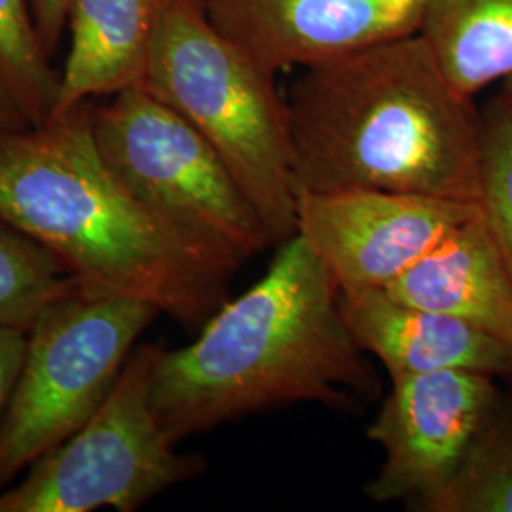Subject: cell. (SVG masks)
<instances>
[{
  "label": "cell",
  "mask_w": 512,
  "mask_h": 512,
  "mask_svg": "<svg viewBox=\"0 0 512 512\" xmlns=\"http://www.w3.org/2000/svg\"><path fill=\"white\" fill-rule=\"evenodd\" d=\"M137 86L183 114L215 147L274 247L296 236L287 101L275 88V74L213 27L203 0L171 2Z\"/></svg>",
  "instance_id": "277c9868"
},
{
  "label": "cell",
  "mask_w": 512,
  "mask_h": 512,
  "mask_svg": "<svg viewBox=\"0 0 512 512\" xmlns=\"http://www.w3.org/2000/svg\"><path fill=\"white\" fill-rule=\"evenodd\" d=\"M340 311L365 353L391 376L475 370L512 384V348L450 315L406 304L385 289L340 291Z\"/></svg>",
  "instance_id": "8fae6325"
},
{
  "label": "cell",
  "mask_w": 512,
  "mask_h": 512,
  "mask_svg": "<svg viewBox=\"0 0 512 512\" xmlns=\"http://www.w3.org/2000/svg\"><path fill=\"white\" fill-rule=\"evenodd\" d=\"M499 380L475 370L391 376V391L366 437L385 461L363 492L376 503L418 511L450 482L476 433L499 403Z\"/></svg>",
  "instance_id": "ba28073f"
},
{
  "label": "cell",
  "mask_w": 512,
  "mask_h": 512,
  "mask_svg": "<svg viewBox=\"0 0 512 512\" xmlns=\"http://www.w3.org/2000/svg\"><path fill=\"white\" fill-rule=\"evenodd\" d=\"M0 219L52 251L80 293L139 298L186 329H202L239 270L114 177L90 101L0 131Z\"/></svg>",
  "instance_id": "6da1fadb"
},
{
  "label": "cell",
  "mask_w": 512,
  "mask_h": 512,
  "mask_svg": "<svg viewBox=\"0 0 512 512\" xmlns=\"http://www.w3.org/2000/svg\"><path fill=\"white\" fill-rule=\"evenodd\" d=\"M158 315L139 298L78 291L38 317L0 423V492L92 418Z\"/></svg>",
  "instance_id": "8992f818"
},
{
  "label": "cell",
  "mask_w": 512,
  "mask_h": 512,
  "mask_svg": "<svg viewBox=\"0 0 512 512\" xmlns=\"http://www.w3.org/2000/svg\"><path fill=\"white\" fill-rule=\"evenodd\" d=\"M497 97H499V99L505 103V107L512 112V76H509L507 80L501 82V92H499Z\"/></svg>",
  "instance_id": "44dd1931"
},
{
  "label": "cell",
  "mask_w": 512,
  "mask_h": 512,
  "mask_svg": "<svg viewBox=\"0 0 512 512\" xmlns=\"http://www.w3.org/2000/svg\"><path fill=\"white\" fill-rule=\"evenodd\" d=\"M416 512H512V393L503 391L458 471Z\"/></svg>",
  "instance_id": "2e32d148"
},
{
  "label": "cell",
  "mask_w": 512,
  "mask_h": 512,
  "mask_svg": "<svg viewBox=\"0 0 512 512\" xmlns=\"http://www.w3.org/2000/svg\"><path fill=\"white\" fill-rule=\"evenodd\" d=\"M482 112L478 207L512 279V112L495 95Z\"/></svg>",
  "instance_id": "ac0fdd59"
},
{
  "label": "cell",
  "mask_w": 512,
  "mask_h": 512,
  "mask_svg": "<svg viewBox=\"0 0 512 512\" xmlns=\"http://www.w3.org/2000/svg\"><path fill=\"white\" fill-rule=\"evenodd\" d=\"M476 213V202L423 194L296 190V234L340 291L387 289Z\"/></svg>",
  "instance_id": "9c48e42d"
},
{
  "label": "cell",
  "mask_w": 512,
  "mask_h": 512,
  "mask_svg": "<svg viewBox=\"0 0 512 512\" xmlns=\"http://www.w3.org/2000/svg\"><path fill=\"white\" fill-rule=\"evenodd\" d=\"M285 101L296 190L478 202L482 112L420 31L302 69Z\"/></svg>",
  "instance_id": "3957f363"
},
{
  "label": "cell",
  "mask_w": 512,
  "mask_h": 512,
  "mask_svg": "<svg viewBox=\"0 0 512 512\" xmlns=\"http://www.w3.org/2000/svg\"><path fill=\"white\" fill-rule=\"evenodd\" d=\"M21 128L18 122L10 116V114H6L4 110L0 109V131H6V129H16Z\"/></svg>",
  "instance_id": "7402d4cb"
},
{
  "label": "cell",
  "mask_w": 512,
  "mask_h": 512,
  "mask_svg": "<svg viewBox=\"0 0 512 512\" xmlns=\"http://www.w3.org/2000/svg\"><path fill=\"white\" fill-rule=\"evenodd\" d=\"M78 291L52 251L0 219V329L29 332L44 311Z\"/></svg>",
  "instance_id": "e0dca14e"
},
{
  "label": "cell",
  "mask_w": 512,
  "mask_h": 512,
  "mask_svg": "<svg viewBox=\"0 0 512 512\" xmlns=\"http://www.w3.org/2000/svg\"><path fill=\"white\" fill-rule=\"evenodd\" d=\"M27 349V330L0 329V423L8 410Z\"/></svg>",
  "instance_id": "d6986e66"
},
{
  "label": "cell",
  "mask_w": 512,
  "mask_h": 512,
  "mask_svg": "<svg viewBox=\"0 0 512 512\" xmlns=\"http://www.w3.org/2000/svg\"><path fill=\"white\" fill-rule=\"evenodd\" d=\"M340 289L302 236L226 300L184 348L160 349L150 397L177 444L228 421L291 404L351 410L380 380L342 317Z\"/></svg>",
  "instance_id": "7a4b0ae2"
},
{
  "label": "cell",
  "mask_w": 512,
  "mask_h": 512,
  "mask_svg": "<svg viewBox=\"0 0 512 512\" xmlns=\"http://www.w3.org/2000/svg\"><path fill=\"white\" fill-rule=\"evenodd\" d=\"M173 0H73L69 54L50 118L137 86Z\"/></svg>",
  "instance_id": "4fadbf2b"
},
{
  "label": "cell",
  "mask_w": 512,
  "mask_h": 512,
  "mask_svg": "<svg viewBox=\"0 0 512 512\" xmlns=\"http://www.w3.org/2000/svg\"><path fill=\"white\" fill-rule=\"evenodd\" d=\"M420 33L469 99L512 76V0H427Z\"/></svg>",
  "instance_id": "5bb4252c"
},
{
  "label": "cell",
  "mask_w": 512,
  "mask_h": 512,
  "mask_svg": "<svg viewBox=\"0 0 512 512\" xmlns=\"http://www.w3.org/2000/svg\"><path fill=\"white\" fill-rule=\"evenodd\" d=\"M158 351L150 344L133 349L92 418L0 492V512H135L202 475L203 459L177 452L152 406Z\"/></svg>",
  "instance_id": "52a82bcc"
},
{
  "label": "cell",
  "mask_w": 512,
  "mask_h": 512,
  "mask_svg": "<svg viewBox=\"0 0 512 512\" xmlns=\"http://www.w3.org/2000/svg\"><path fill=\"white\" fill-rule=\"evenodd\" d=\"M427 0H203L222 37L268 73L310 69L420 31Z\"/></svg>",
  "instance_id": "30bf717a"
},
{
  "label": "cell",
  "mask_w": 512,
  "mask_h": 512,
  "mask_svg": "<svg viewBox=\"0 0 512 512\" xmlns=\"http://www.w3.org/2000/svg\"><path fill=\"white\" fill-rule=\"evenodd\" d=\"M59 86L31 0H0V109L21 128H35L52 116Z\"/></svg>",
  "instance_id": "9a60e30c"
},
{
  "label": "cell",
  "mask_w": 512,
  "mask_h": 512,
  "mask_svg": "<svg viewBox=\"0 0 512 512\" xmlns=\"http://www.w3.org/2000/svg\"><path fill=\"white\" fill-rule=\"evenodd\" d=\"M71 2L73 0H31L38 35L50 55L57 50L59 38L67 27Z\"/></svg>",
  "instance_id": "ffe728a7"
},
{
  "label": "cell",
  "mask_w": 512,
  "mask_h": 512,
  "mask_svg": "<svg viewBox=\"0 0 512 512\" xmlns=\"http://www.w3.org/2000/svg\"><path fill=\"white\" fill-rule=\"evenodd\" d=\"M93 137L103 162L137 200L234 266L274 247L215 147L143 86L93 107Z\"/></svg>",
  "instance_id": "5b68a950"
},
{
  "label": "cell",
  "mask_w": 512,
  "mask_h": 512,
  "mask_svg": "<svg viewBox=\"0 0 512 512\" xmlns=\"http://www.w3.org/2000/svg\"><path fill=\"white\" fill-rule=\"evenodd\" d=\"M385 291L484 330L512 348V279L480 207Z\"/></svg>",
  "instance_id": "7c38bea8"
}]
</instances>
